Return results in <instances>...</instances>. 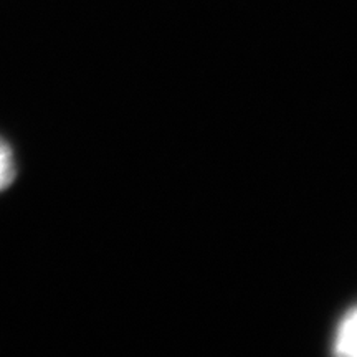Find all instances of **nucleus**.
Returning <instances> with one entry per match:
<instances>
[{
    "label": "nucleus",
    "instance_id": "nucleus-1",
    "mask_svg": "<svg viewBox=\"0 0 357 357\" xmlns=\"http://www.w3.org/2000/svg\"><path fill=\"white\" fill-rule=\"evenodd\" d=\"M333 344L336 354L357 357V306L351 307L339 321Z\"/></svg>",
    "mask_w": 357,
    "mask_h": 357
},
{
    "label": "nucleus",
    "instance_id": "nucleus-2",
    "mask_svg": "<svg viewBox=\"0 0 357 357\" xmlns=\"http://www.w3.org/2000/svg\"><path fill=\"white\" fill-rule=\"evenodd\" d=\"M15 178V160L10 146L0 137V192L6 190Z\"/></svg>",
    "mask_w": 357,
    "mask_h": 357
}]
</instances>
